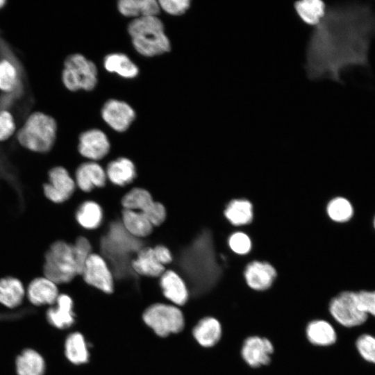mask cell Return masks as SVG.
Returning <instances> with one entry per match:
<instances>
[{
    "instance_id": "obj_1",
    "label": "cell",
    "mask_w": 375,
    "mask_h": 375,
    "mask_svg": "<svg viewBox=\"0 0 375 375\" xmlns=\"http://www.w3.org/2000/svg\"><path fill=\"white\" fill-rule=\"evenodd\" d=\"M375 21L366 8L334 6L326 9L306 47V72L311 80L339 81L347 67L367 62Z\"/></svg>"
},
{
    "instance_id": "obj_2",
    "label": "cell",
    "mask_w": 375,
    "mask_h": 375,
    "mask_svg": "<svg viewBox=\"0 0 375 375\" xmlns=\"http://www.w3.org/2000/svg\"><path fill=\"white\" fill-rule=\"evenodd\" d=\"M57 129L53 117L36 111L29 115L17 130L15 139L22 147L31 152L47 153L56 143Z\"/></svg>"
},
{
    "instance_id": "obj_3",
    "label": "cell",
    "mask_w": 375,
    "mask_h": 375,
    "mask_svg": "<svg viewBox=\"0 0 375 375\" xmlns=\"http://www.w3.org/2000/svg\"><path fill=\"white\" fill-rule=\"evenodd\" d=\"M128 32L135 49L144 56L161 55L171 49L163 23L157 16L134 19L128 26Z\"/></svg>"
},
{
    "instance_id": "obj_4",
    "label": "cell",
    "mask_w": 375,
    "mask_h": 375,
    "mask_svg": "<svg viewBox=\"0 0 375 375\" xmlns=\"http://www.w3.org/2000/svg\"><path fill=\"white\" fill-rule=\"evenodd\" d=\"M43 275L58 285L69 283L79 275L72 243L57 240L51 244L44 256Z\"/></svg>"
},
{
    "instance_id": "obj_5",
    "label": "cell",
    "mask_w": 375,
    "mask_h": 375,
    "mask_svg": "<svg viewBox=\"0 0 375 375\" xmlns=\"http://www.w3.org/2000/svg\"><path fill=\"white\" fill-rule=\"evenodd\" d=\"M65 87L72 92L92 90L97 83V69L95 64L80 53L67 57L62 72Z\"/></svg>"
},
{
    "instance_id": "obj_6",
    "label": "cell",
    "mask_w": 375,
    "mask_h": 375,
    "mask_svg": "<svg viewBox=\"0 0 375 375\" xmlns=\"http://www.w3.org/2000/svg\"><path fill=\"white\" fill-rule=\"evenodd\" d=\"M145 324L160 337L181 332L185 326L184 315L180 308L174 305L155 303L144 312Z\"/></svg>"
},
{
    "instance_id": "obj_7",
    "label": "cell",
    "mask_w": 375,
    "mask_h": 375,
    "mask_svg": "<svg viewBox=\"0 0 375 375\" xmlns=\"http://www.w3.org/2000/svg\"><path fill=\"white\" fill-rule=\"evenodd\" d=\"M328 310L334 321L348 328L361 325L368 316L360 306L358 293L353 291H343L333 297Z\"/></svg>"
},
{
    "instance_id": "obj_8",
    "label": "cell",
    "mask_w": 375,
    "mask_h": 375,
    "mask_svg": "<svg viewBox=\"0 0 375 375\" xmlns=\"http://www.w3.org/2000/svg\"><path fill=\"white\" fill-rule=\"evenodd\" d=\"M76 183L68 170L57 166L51 169L48 181L43 185L45 197L51 202L61 204L68 201L76 191Z\"/></svg>"
},
{
    "instance_id": "obj_9",
    "label": "cell",
    "mask_w": 375,
    "mask_h": 375,
    "mask_svg": "<svg viewBox=\"0 0 375 375\" xmlns=\"http://www.w3.org/2000/svg\"><path fill=\"white\" fill-rule=\"evenodd\" d=\"M83 279L88 285L110 294L114 290L112 273L103 258L96 253H91L88 258L82 274Z\"/></svg>"
},
{
    "instance_id": "obj_10",
    "label": "cell",
    "mask_w": 375,
    "mask_h": 375,
    "mask_svg": "<svg viewBox=\"0 0 375 375\" xmlns=\"http://www.w3.org/2000/svg\"><path fill=\"white\" fill-rule=\"evenodd\" d=\"M274 351V346L269 339L253 335L244 340L240 355L248 366L256 369L270 363Z\"/></svg>"
},
{
    "instance_id": "obj_11",
    "label": "cell",
    "mask_w": 375,
    "mask_h": 375,
    "mask_svg": "<svg viewBox=\"0 0 375 375\" xmlns=\"http://www.w3.org/2000/svg\"><path fill=\"white\" fill-rule=\"evenodd\" d=\"M101 116L104 122L118 132L126 131L135 118V112L127 103L109 99L102 109Z\"/></svg>"
},
{
    "instance_id": "obj_12",
    "label": "cell",
    "mask_w": 375,
    "mask_h": 375,
    "mask_svg": "<svg viewBox=\"0 0 375 375\" xmlns=\"http://www.w3.org/2000/svg\"><path fill=\"white\" fill-rule=\"evenodd\" d=\"M244 278L249 288L256 292H265L273 286L277 272L267 262L253 261L245 267Z\"/></svg>"
},
{
    "instance_id": "obj_13",
    "label": "cell",
    "mask_w": 375,
    "mask_h": 375,
    "mask_svg": "<svg viewBox=\"0 0 375 375\" xmlns=\"http://www.w3.org/2000/svg\"><path fill=\"white\" fill-rule=\"evenodd\" d=\"M110 145L106 135L99 129H90L82 133L78 139L79 153L88 159L97 160L103 158Z\"/></svg>"
},
{
    "instance_id": "obj_14",
    "label": "cell",
    "mask_w": 375,
    "mask_h": 375,
    "mask_svg": "<svg viewBox=\"0 0 375 375\" xmlns=\"http://www.w3.org/2000/svg\"><path fill=\"white\" fill-rule=\"evenodd\" d=\"M59 294L58 285L44 276L34 278L26 287V296L35 306L53 305Z\"/></svg>"
},
{
    "instance_id": "obj_15",
    "label": "cell",
    "mask_w": 375,
    "mask_h": 375,
    "mask_svg": "<svg viewBox=\"0 0 375 375\" xmlns=\"http://www.w3.org/2000/svg\"><path fill=\"white\" fill-rule=\"evenodd\" d=\"M196 343L203 349H210L217 345L222 336V327L214 317L206 316L198 320L192 330Z\"/></svg>"
},
{
    "instance_id": "obj_16",
    "label": "cell",
    "mask_w": 375,
    "mask_h": 375,
    "mask_svg": "<svg viewBox=\"0 0 375 375\" xmlns=\"http://www.w3.org/2000/svg\"><path fill=\"white\" fill-rule=\"evenodd\" d=\"M73 177L78 188L85 192L92 190L94 186L103 187L106 182L105 171L94 162H87L78 165Z\"/></svg>"
},
{
    "instance_id": "obj_17",
    "label": "cell",
    "mask_w": 375,
    "mask_h": 375,
    "mask_svg": "<svg viewBox=\"0 0 375 375\" xmlns=\"http://www.w3.org/2000/svg\"><path fill=\"white\" fill-rule=\"evenodd\" d=\"M305 333L308 342L318 347H331L338 340L335 327L330 322L324 319H315L308 322Z\"/></svg>"
},
{
    "instance_id": "obj_18",
    "label": "cell",
    "mask_w": 375,
    "mask_h": 375,
    "mask_svg": "<svg viewBox=\"0 0 375 375\" xmlns=\"http://www.w3.org/2000/svg\"><path fill=\"white\" fill-rule=\"evenodd\" d=\"M164 296L176 306H183L189 299V291L183 278L175 272L167 270L160 276Z\"/></svg>"
},
{
    "instance_id": "obj_19",
    "label": "cell",
    "mask_w": 375,
    "mask_h": 375,
    "mask_svg": "<svg viewBox=\"0 0 375 375\" xmlns=\"http://www.w3.org/2000/svg\"><path fill=\"white\" fill-rule=\"evenodd\" d=\"M54 304L55 306L47 310L48 322L60 329L70 327L75 320L73 300L71 297L65 293L60 294Z\"/></svg>"
},
{
    "instance_id": "obj_20",
    "label": "cell",
    "mask_w": 375,
    "mask_h": 375,
    "mask_svg": "<svg viewBox=\"0 0 375 375\" xmlns=\"http://www.w3.org/2000/svg\"><path fill=\"white\" fill-rule=\"evenodd\" d=\"M26 296V286L17 278H0V303L10 308L19 306Z\"/></svg>"
},
{
    "instance_id": "obj_21",
    "label": "cell",
    "mask_w": 375,
    "mask_h": 375,
    "mask_svg": "<svg viewBox=\"0 0 375 375\" xmlns=\"http://www.w3.org/2000/svg\"><path fill=\"white\" fill-rule=\"evenodd\" d=\"M131 265L135 272L143 276L158 277L165 272L164 265L156 260L153 249L151 247L141 249L132 260Z\"/></svg>"
},
{
    "instance_id": "obj_22",
    "label": "cell",
    "mask_w": 375,
    "mask_h": 375,
    "mask_svg": "<svg viewBox=\"0 0 375 375\" xmlns=\"http://www.w3.org/2000/svg\"><path fill=\"white\" fill-rule=\"evenodd\" d=\"M117 8L122 15L135 19L157 16L160 9L158 1L155 0H121L117 3Z\"/></svg>"
},
{
    "instance_id": "obj_23",
    "label": "cell",
    "mask_w": 375,
    "mask_h": 375,
    "mask_svg": "<svg viewBox=\"0 0 375 375\" xmlns=\"http://www.w3.org/2000/svg\"><path fill=\"white\" fill-rule=\"evenodd\" d=\"M103 67L111 73H115L126 78H133L138 76V66L127 56L122 53H113L105 56Z\"/></svg>"
},
{
    "instance_id": "obj_24",
    "label": "cell",
    "mask_w": 375,
    "mask_h": 375,
    "mask_svg": "<svg viewBox=\"0 0 375 375\" xmlns=\"http://www.w3.org/2000/svg\"><path fill=\"white\" fill-rule=\"evenodd\" d=\"M106 176L112 183L123 186L131 183L135 178V165L131 160L119 158L108 164Z\"/></svg>"
},
{
    "instance_id": "obj_25",
    "label": "cell",
    "mask_w": 375,
    "mask_h": 375,
    "mask_svg": "<svg viewBox=\"0 0 375 375\" xmlns=\"http://www.w3.org/2000/svg\"><path fill=\"white\" fill-rule=\"evenodd\" d=\"M65 353L69 362L74 365L86 363L89 360V350L84 336L79 332L69 334L65 342Z\"/></svg>"
},
{
    "instance_id": "obj_26",
    "label": "cell",
    "mask_w": 375,
    "mask_h": 375,
    "mask_svg": "<svg viewBox=\"0 0 375 375\" xmlns=\"http://www.w3.org/2000/svg\"><path fill=\"white\" fill-rule=\"evenodd\" d=\"M16 369L17 375H43L45 362L36 351L25 349L16 360Z\"/></svg>"
},
{
    "instance_id": "obj_27",
    "label": "cell",
    "mask_w": 375,
    "mask_h": 375,
    "mask_svg": "<svg viewBox=\"0 0 375 375\" xmlns=\"http://www.w3.org/2000/svg\"><path fill=\"white\" fill-rule=\"evenodd\" d=\"M122 221L127 231L135 237H147L153 229L152 224L140 211L124 209L122 212Z\"/></svg>"
},
{
    "instance_id": "obj_28",
    "label": "cell",
    "mask_w": 375,
    "mask_h": 375,
    "mask_svg": "<svg viewBox=\"0 0 375 375\" xmlns=\"http://www.w3.org/2000/svg\"><path fill=\"white\" fill-rule=\"evenodd\" d=\"M294 9L302 22L315 26L324 18L327 8L322 1L306 0L296 2Z\"/></svg>"
},
{
    "instance_id": "obj_29",
    "label": "cell",
    "mask_w": 375,
    "mask_h": 375,
    "mask_svg": "<svg viewBox=\"0 0 375 375\" xmlns=\"http://www.w3.org/2000/svg\"><path fill=\"white\" fill-rule=\"evenodd\" d=\"M124 209L139 210L145 216L153 208L156 201H153L151 194L142 188H133L122 199Z\"/></svg>"
},
{
    "instance_id": "obj_30",
    "label": "cell",
    "mask_w": 375,
    "mask_h": 375,
    "mask_svg": "<svg viewBox=\"0 0 375 375\" xmlns=\"http://www.w3.org/2000/svg\"><path fill=\"white\" fill-rule=\"evenodd\" d=\"M102 219V210L94 201H85L81 204L75 212V220L81 227L93 229L98 227Z\"/></svg>"
},
{
    "instance_id": "obj_31",
    "label": "cell",
    "mask_w": 375,
    "mask_h": 375,
    "mask_svg": "<svg viewBox=\"0 0 375 375\" xmlns=\"http://www.w3.org/2000/svg\"><path fill=\"white\" fill-rule=\"evenodd\" d=\"M224 215L233 225L249 224L253 218L252 205L247 200H233L224 210Z\"/></svg>"
},
{
    "instance_id": "obj_32",
    "label": "cell",
    "mask_w": 375,
    "mask_h": 375,
    "mask_svg": "<svg viewBox=\"0 0 375 375\" xmlns=\"http://www.w3.org/2000/svg\"><path fill=\"white\" fill-rule=\"evenodd\" d=\"M19 83V73L15 65L7 59L0 60V91L12 92Z\"/></svg>"
},
{
    "instance_id": "obj_33",
    "label": "cell",
    "mask_w": 375,
    "mask_h": 375,
    "mask_svg": "<svg viewBox=\"0 0 375 375\" xmlns=\"http://www.w3.org/2000/svg\"><path fill=\"white\" fill-rule=\"evenodd\" d=\"M328 217L337 222H345L353 216V208L350 201L344 197H336L330 201L327 206Z\"/></svg>"
},
{
    "instance_id": "obj_34",
    "label": "cell",
    "mask_w": 375,
    "mask_h": 375,
    "mask_svg": "<svg viewBox=\"0 0 375 375\" xmlns=\"http://www.w3.org/2000/svg\"><path fill=\"white\" fill-rule=\"evenodd\" d=\"M72 244L78 274L82 275L85 263L91 254L92 247L89 240L81 235H78Z\"/></svg>"
},
{
    "instance_id": "obj_35",
    "label": "cell",
    "mask_w": 375,
    "mask_h": 375,
    "mask_svg": "<svg viewBox=\"0 0 375 375\" xmlns=\"http://www.w3.org/2000/svg\"><path fill=\"white\" fill-rule=\"evenodd\" d=\"M16 132V122L11 112L0 110V142L10 140Z\"/></svg>"
},
{
    "instance_id": "obj_36",
    "label": "cell",
    "mask_w": 375,
    "mask_h": 375,
    "mask_svg": "<svg viewBox=\"0 0 375 375\" xmlns=\"http://www.w3.org/2000/svg\"><path fill=\"white\" fill-rule=\"evenodd\" d=\"M356 345L360 355L366 361L375 363V337L362 334L358 338Z\"/></svg>"
},
{
    "instance_id": "obj_37",
    "label": "cell",
    "mask_w": 375,
    "mask_h": 375,
    "mask_svg": "<svg viewBox=\"0 0 375 375\" xmlns=\"http://www.w3.org/2000/svg\"><path fill=\"white\" fill-rule=\"evenodd\" d=\"M231 249L236 253H247L251 247V240L247 235L242 232L232 234L228 239Z\"/></svg>"
},
{
    "instance_id": "obj_38",
    "label": "cell",
    "mask_w": 375,
    "mask_h": 375,
    "mask_svg": "<svg viewBox=\"0 0 375 375\" xmlns=\"http://www.w3.org/2000/svg\"><path fill=\"white\" fill-rule=\"evenodd\" d=\"M160 8L169 15H181L185 13L190 6L189 0H160Z\"/></svg>"
},
{
    "instance_id": "obj_39",
    "label": "cell",
    "mask_w": 375,
    "mask_h": 375,
    "mask_svg": "<svg viewBox=\"0 0 375 375\" xmlns=\"http://www.w3.org/2000/svg\"><path fill=\"white\" fill-rule=\"evenodd\" d=\"M360 306L365 312L375 317V291L362 290L358 292Z\"/></svg>"
},
{
    "instance_id": "obj_40",
    "label": "cell",
    "mask_w": 375,
    "mask_h": 375,
    "mask_svg": "<svg viewBox=\"0 0 375 375\" xmlns=\"http://www.w3.org/2000/svg\"><path fill=\"white\" fill-rule=\"evenodd\" d=\"M153 249L156 260L162 265L169 264L172 261V253L166 247L157 245Z\"/></svg>"
},
{
    "instance_id": "obj_41",
    "label": "cell",
    "mask_w": 375,
    "mask_h": 375,
    "mask_svg": "<svg viewBox=\"0 0 375 375\" xmlns=\"http://www.w3.org/2000/svg\"><path fill=\"white\" fill-rule=\"evenodd\" d=\"M6 3V1L4 0H0V9L3 8Z\"/></svg>"
},
{
    "instance_id": "obj_42",
    "label": "cell",
    "mask_w": 375,
    "mask_h": 375,
    "mask_svg": "<svg viewBox=\"0 0 375 375\" xmlns=\"http://www.w3.org/2000/svg\"><path fill=\"white\" fill-rule=\"evenodd\" d=\"M374 228H375V217H374Z\"/></svg>"
}]
</instances>
